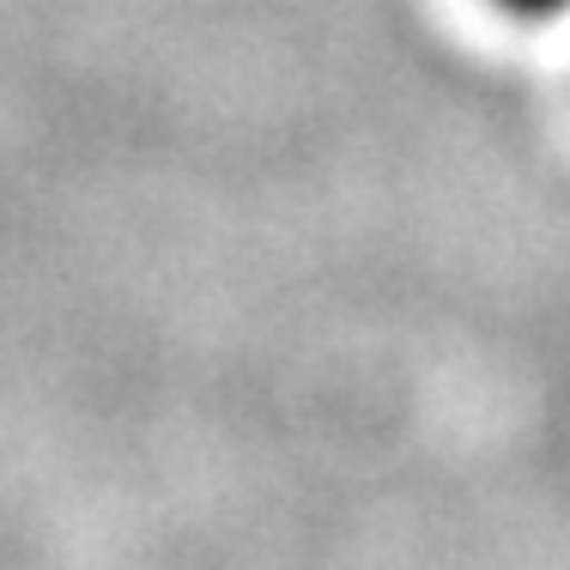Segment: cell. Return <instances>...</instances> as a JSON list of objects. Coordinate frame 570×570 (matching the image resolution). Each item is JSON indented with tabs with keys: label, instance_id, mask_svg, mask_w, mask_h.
<instances>
[{
	"label": "cell",
	"instance_id": "1",
	"mask_svg": "<svg viewBox=\"0 0 570 570\" xmlns=\"http://www.w3.org/2000/svg\"><path fill=\"white\" fill-rule=\"evenodd\" d=\"M498 7L515 19H559V12H570V0H498Z\"/></svg>",
	"mask_w": 570,
	"mask_h": 570
}]
</instances>
